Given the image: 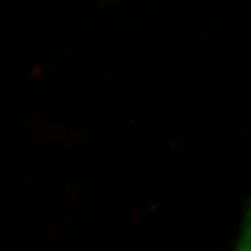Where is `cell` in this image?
<instances>
[{
    "mask_svg": "<svg viewBox=\"0 0 251 251\" xmlns=\"http://www.w3.org/2000/svg\"><path fill=\"white\" fill-rule=\"evenodd\" d=\"M233 251H251V196L247 202V207H245L240 233L235 242Z\"/></svg>",
    "mask_w": 251,
    "mask_h": 251,
    "instance_id": "6da1fadb",
    "label": "cell"
}]
</instances>
